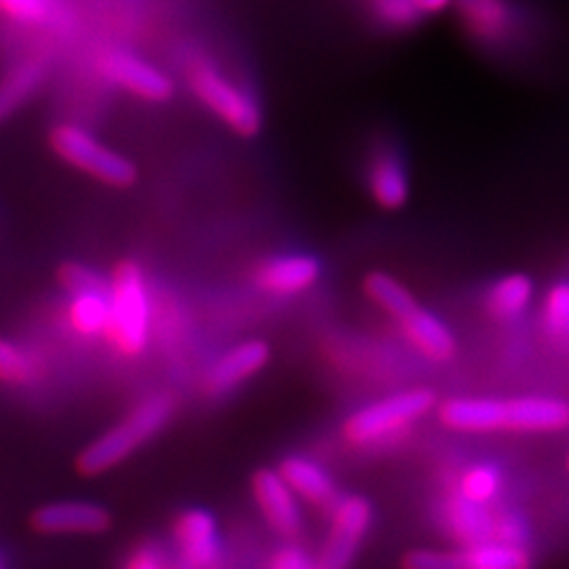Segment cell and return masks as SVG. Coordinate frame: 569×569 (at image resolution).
<instances>
[{
  "mask_svg": "<svg viewBox=\"0 0 569 569\" xmlns=\"http://www.w3.org/2000/svg\"><path fill=\"white\" fill-rule=\"evenodd\" d=\"M493 539L496 541H503V543H512V546H525V541H527L525 525L518 518H512V515H503V518H496Z\"/></svg>",
  "mask_w": 569,
  "mask_h": 569,
  "instance_id": "30",
  "label": "cell"
},
{
  "mask_svg": "<svg viewBox=\"0 0 569 569\" xmlns=\"http://www.w3.org/2000/svg\"><path fill=\"white\" fill-rule=\"evenodd\" d=\"M541 330L550 347L569 353V280L556 282L541 301Z\"/></svg>",
  "mask_w": 569,
  "mask_h": 569,
  "instance_id": "20",
  "label": "cell"
},
{
  "mask_svg": "<svg viewBox=\"0 0 569 569\" xmlns=\"http://www.w3.org/2000/svg\"><path fill=\"white\" fill-rule=\"evenodd\" d=\"M173 539L186 567H209L219 558L217 525L204 510H186L173 525Z\"/></svg>",
  "mask_w": 569,
  "mask_h": 569,
  "instance_id": "12",
  "label": "cell"
},
{
  "mask_svg": "<svg viewBox=\"0 0 569 569\" xmlns=\"http://www.w3.org/2000/svg\"><path fill=\"white\" fill-rule=\"evenodd\" d=\"M69 320L81 335H98L110 323V292H79L69 309Z\"/></svg>",
  "mask_w": 569,
  "mask_h": 569,
  "instance_id": "23",
  "label": "cell"
},
{
  "mask_svg": "<svg viewBox=\"0 0 569 569\" xmlns=\"http://www.w3.org/2000/svg\"><path fill=\"white\" fill-rule=\"evenodd\" d=\"M372 520V508L363 496H347L332 512L330 537L323 546L318 565L326 569H342L356 560L359 546Z\"/></svg>",
  "mask_w": 569,
  "mask_h": 569,
  "instance_id": "7",
  "label": "cell"
},
{
  "mask_svg": "<svg viewBox=\"0 0 569 569\" xmlns=\"http://www.w3.org/2000/svg\"><path fill=\"white\" fill-rule=\"evenodd\" d=\"M164 565V558H162V550H159L154 543H146L140 546L136 553L127 560V567L129 569H159Z\"/></svg>",
  "mask_w": 569,
  "mask_h": 569,
  "instance_id": "32",
  "label": "cell"
},
{
  "mask_svg": "<svg viewBox=\"0 0 569 569\" xmlns=\"http://www.w3.org/2000/svg\"><path fill=\"white\" fill-rule=\"evenodd\" d=\"M252 491L269 525L284 537H295L301 527V512L295 498L297 493L284 482L280 470H257L252 477Z\"/></svg>",
  "mask_w": 569,
  "mask_h": 569,
  "instance_id": "11",
  "label": "cell"
},
{
  "mask_svg": "<svg viewBox=\"0 0 569 569\" xmlns=\"http://www.w3.org/2000/svg\"><path fill=\"white\" fill-rule=\"evenodd\" d=\"M150 307L142 278L136 261H121L110 284V323L104 335L127 356H136L148 345Z\"/></svg>",
  "mask_w": 569,
  "mask_h": 569,
  "instance_id": "4",
  "label": "cell"
},
{
  "mask_svg": "<svg viewBox=\"0 0 569 569\" xmlns=\"http://www.w3.org/2000/svg\"><path fill=\"white\" fill-rule=\"evenodd\" d=\"M33 366L27 351L14 347L8 340H0V380L10 385H20L31 380Z\"/></svg>",
  "mask_w": 569,
  "mask_h": 569,
  "instance_id": "26",
  "label": "cell"
},
{
  "mask_svg": "<svg viewBox=\"0 0 569 569\" xmlns=\"http://www.w3.org/2000/svg\"><path fill=\"white\" fill-rule=\"evenodd\" d=\"M269 345L259 340L233 347L211 366L204 378V389L209 395H223V391L238 387L247 378H252L257 370L269 363Z\"/></svg>",
  "mask_w": 569,
  "mask_h": 569,
  "instance_id": "13",
  "label": "cell"
},
{
  "mask_svg": "<svg viewBox=\"0 0 569 569\" xmlns=\"http://www.w3.org/2000/svg\"><path fill=\"white\" fill-rule=\"evenodd\" d=\"M533 299V280L525 273H508L498 278L485 299L487 313L496 320H512L527 311Z\"/></svg>",
  "mask_w": 569,
  "mask_h": 569,
  "instance_id": "18",
  "label": "cell"
},
{
  "mask_svg": "<svg viewBox=\"0 0 569 569\" xmlns=\"http://www.w3.org/2000/svg\"><path fill=\"white\" fill-rule=\"evenodd\" d=\"M567 470H569V456H567Z\"/></svg>",
  "mask_w": 569,
  "mask_h": 569,
  "instance_id": "34",
  "label": "cell"
},
{
  "mask_svg": "<svg viewBox=\"0 0 569 569\" xmlns=\"http://www.w3.org/2000/svg\"><path fill=\"white\" fill-rule=\"evenodd\" d=\"M458 8L468 29L479 39L493 41L508 27V10L498 0H458Z\"/></svg>",
  "mask_w": 569,
  "mask_h": 569,
  "instance_id": "22",
  "label": "cell"
},
{
  "mask_svg": "<svg viewBox=\"0 0 569 569\" xmlns=\"http://www.w3.org/2000/svg\"><path fill=\"white\" fill-rule=\"evenodd\" d=\"M100 71L112 83L121 86L142 100L150 102H167L173 96V81L162 69L140 60L131 52H110L100 62Z\"/></svg>",
  "mask_w": 569,
  "mask_h": 569,
  "instance_id": "8",
  "label": "cell"
},
{
  "mask_svg": "<svg viewBox=\"0 0 569 569\" xmlns=\"http://www.w3.org/2000/svg\"><path fill=\"white\" fill-rule=\"evenodd\" d=\"M190 86L200 102L207 104L238 136L254 138L259 133L261 110L257 100L238 83L228 81L221 71L202 62L194 64L190 71Z\"/></svg>",
  "mask_w": 569,
  "mask_h": 569,
  "instance_id": "6",
  "label": "cell"
},
{
  "mask_svg": "<svg viewBox=\"0 0 569 569\" xmlns=\"http://www.w3.org/2000/svg\"><path fill=\"white\" fill-rule=\"evenodd\" d=\"M416 3L422 14H437V12L447 10L453 0H416Z\"/></svg>",
  "mask_w": 569,
  "mask_h": 569,
  "instance_id": "33",
  "label": "cell"
},
{
  "mask_svg": "<svg viewBox=\"0 0 569 569\" xmlns=\"http://www.w3.org/2000/svg\"><path fill=\"white\" fill-rule=\"evenodd\" d=\"M173 413V399L167 395H157L142 401L136 411L127 416V420L112 427L96 439L91 447H86L77 460L81 475H100L127 460L142 443L150 441L162 427L169 422Z\"/></svg>",
  "mask_w": 569,
  "mask_h": 569,
  "instance_id": "2",
  "label": "cell"
},
{
  "mask_svg": "<svg viewBox=\"0 0 569 569\" xmlns=\"http://www.w3.org/2000/svg\"><path fill=\"white\" fill-rule=\"evenodd\" d=\"M110 525L107 508L88 501H56L31 515V527L39 533H102Z\"/></svg>",
  "mask_w": 569,
  "mask_h": 569,
  "instance_id": "10",
  "label": "cell"
},
{
  "mask_svg": "<svg viewBox=\"0 0 569 569\" xmlns=\"http://www.w3.org/2000/svg\"><path fill=\"white\" fill-rule=\"evenodd\" d=\"M50 0H0V10H6L10 17L20 22H43L50 14Z\"/></svg>",
  "mask_w": 569,
  "mask_h": 569,
  "instance_id": "29",
  "label": "cell"
},
{
  "mask_svg": "<svg viewBox=\"0 0 569 569\" xmlns=\"http://www.w3.org/2000/svg\"><path fill=\"white\" fill-rule=\"evenodd\" d=\"M46 69L41 62L27 60L12 67L8 74L0 79V121H6L17 107L24 104L29 96L41 86Z\"/></svg>",
  "mask_w": 569,
  "mask_h": 569,
  "instance_id": "21",
  "label": "cell"
},
{
  "mask_svg": "<svg viewBox=\"0 0 569 569\" xmlns=\"http://www.w3.org/2000/svg\"><path fill=\"white\" fill-rule=\"evenodd\" d=\"M368 188L372 200L382 209H401L408 202V194H411V186H408V176L401 159L391 152L376 154L368 171Z\"/></svg>",
  "mask_w": 569,
  "mask_h": 569,
  "instance_id": "16",
  "label": "cell"
},
{
  "mask_svg": "<svg viewBox=\"0 0 569 569\" xmlns=\"http://www.w3.org/2000/svg\"><path fill=\"white\" fill-rule=\"evenodd\" d=\"M501 487L503 477L498 472V468L489 466V462H477V466L462 470V475L458 477V496L482 506L493 501V498L501 493Z\"/></svg>",
  "mask_w": 569,
  "mask_h": 569,
  "instance_id": "24",
  "label": "cell"
},
{
  "mask_svg": "<svg viewBox=\"0 0 569 569\" xmlns=\"http://www.w3.org/2000/svg\"><path fill=\"white\" fill-rule=\"evenodd\" d=\"M278 470L284 477V482L295 489V493L313 506H330L337 498L330 475L309 458L290 456L280 462Z\"/></svg>",
  "mask_w": 569,
  "mask_h": 569,
  "instance_id": "17",
  "label": "cell"
},
{
  "mask_svg": "<svg viewBox=\"0 0 569 569\" xmlns=\"http://www.w3.org/2000/svg\"><path fill=\"white\" fill-rule=\"evenodd\" d=\"M273 569H309L316 562L307 558V553L297 546H288V548H280L278 553L271 558L269 562Z\"/></svg>",
  "mask_w": 569,
  "mask_h": 569,
  "instance_id": "31",
  "label": "cell"
},
{
  "mask_svg": "<svg viewBox=\"0 0 569 569\" xmlns=\"http://www.w3.org/2000/svg\"><path fill=\"white\" fill-rule=\"evenodd\" d=\"M378 17L391 27H408L422 14L416 0H372Z\"/></svg>",
  "mask_w": 569,
  "mask_h": 569,
  "instance_id": "28",
  "label": "cell"
},
{
  "mask_svg": "<svg viewBox=\"0 0 569 569\" xmlns=\"http://www.w3.org/2000/svg\"><path fill=\"white\" fill-rule=\"evenodd\" d=\"M320 263L309 254L278 257L259 266L257 284L273 295H295L305 292L318 280Z\"/></svg>",
  "mask_w": 569,
  "mask_h": 569,
  "instance_id": "14",
  "label": "cell"
},
{
  "mask_svg": "<svg viewBox=\"0 0 569 569\" xmlns=\"http://www.w3.org/2000/svg\"><path fill=\"white\" fill-rule=\"evenodd\" d=\"M391 318L401 326L408 342H411L420 353H425L430 361L443 363L451 361L456 356L458 345L453 332L443 326L435 313L425 311L416 299L403 305Z\"/></svg>",
  "mask_w": 569,
  "mask_h": 569,
  "instance_id": "9",
  "label": "cell"
},
{
  "mask_svg": "<svg viewBox=\"0 0 569 569\" xmlns=\"http://www.w3.org/2000/svg\"><path fill=\"white\" fill-rule=\"evenodd\" d=\"M437 403L432 389H408L401 395L387 397L356 411L347 425L345 435L359 447H380L397 441L418 418L430 413Z\"/></svg>",
  "mask_w": 569,
  "mask_h": 569,
  "instance_id": "3",
  "label": "cell"
},
{
  "mask_svg": "<svg viewBox=\"0 0 569 569\" xmlns=\"http://www.w3.org/2000/svg\"><path fill=\"white\" fill-rule=\"evenodd\" d=\"M439 420L453 432H562L569 403L556 397L451 399L439 406Z\"/></svg>",
  "mask_w": 569,
  "mask_h": 569,
  "instance_id": "1",
  "label": "cell"
},
{
  "mask_svg": "<svg viewBox=\"0 0 569 569\" xmlns=\"http://www.w3.org/2000/svg\"><path fill=\"white\" fill-rule=\"evenodd\" d=\"M460 569H525L531 565V556L525 546H512L503 541H485L475 546H462L458 550Z\"/></svg>",
  "mask_w": 569,
  "mask_h": 569,
  "instance_id": "19",
  "label": "cell"
},
{
  "mask_svg": "<svg viewBox=\"0 0 569 569\" xmlns=\"http://www.w3.org/2000/svg\"><path fill=\"white\" fill-rule=\"evenodd\" d=\"M443 527L451 531V537L458 539L462 546H475L493 539L496 518L485 510L482 503L468 501V498L456 496L449 498L441 508Z\"/></svg>",
  "mask_w": 569,
  "mask_h": 569,
  "instance_id": "15",
  "label": "cell"
},
{
  "mask_svg": "<svg viewBox=\"0 0 569 569\" xmlns=\"http://www.w3.org/2000/svg\"><path fill=\"white\" fill-rule=\"evenodd\" d=\"M401 565L406 569H460V556L458 550H408Z\"/></svg>",
  "mask_w": 569,
  "mask_h": 569,
  "instance_id": "27",
  "label": "cell"
},
{
  "mask_svg": "<svg viewBox=\"0 0 569 569\" xmlns=\"http://www.w3.org/2000/svg\"><path fill=\"white\" fill-rule=\"evenodd\" d=\"M58 278L62 282V288L69 290L71 295H79V292H110V284L102 276H98L96 271L86 269L81 263L74 261H67L60 266Z\"/></svg>",
  "mask_w": 569,
  "mask_h": 569,
  "instance_id": "25",
  "label": "cell"
},
{
  "mask_svg": "<svg viewBox=\"0 0 569 569\" xmlns=\"http://www.w3.org/2000/svg\"><path fill=\"white\" fill-rule=\"evenodd\" d=\"M48 142L52 152L64 159L67 164L98 178L104 186L129 188L138 181V169L133 162L102 146L98 138L74 127V123H62V127L52 129Z\"/></svg>",
  "mask_w": 569,
  "mask_h": 569,
  "instance_id": "5",
  "label": "cell"
}]
</instances>
